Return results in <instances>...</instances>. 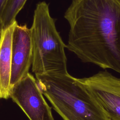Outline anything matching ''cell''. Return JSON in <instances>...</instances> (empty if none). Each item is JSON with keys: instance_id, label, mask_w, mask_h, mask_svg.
<instances>
[{"instance_id": "obj_1", "label": "cell", "mask_w": 120, "mask_h": 120, "mask_svg": "<svg viewBox=\"0 0 120 120\" xmlns=\"http://www.w3.org/2000/svg\"><path fill=\"white\" fill-rule=\"evenodd\" d=\"M66 48L82 62L120 74V0H73Z\"/></svg>"}, {"instance_id": "obj_2", "label": "cell", "mask_w": 120, "mask_h": 120, "mask_svg": "<svg viewBox=\"0 0 120 120\" xmlns=\"http://www.w3.org/2000/svg\"><path fill=\"white\" fill-rule=\"evenodd\" d=\"M36 77L43 94L63 120H109L91 92L68 72Z\"/></svg>"}, {"instance_id": "obj_3", "label": "cell", "mask_w": 120, "mask_h": 120, "mask_svg": "<svg viewBox=\"0 0 120 120\" xmlns=\"http://www.w3.org/2000/svg\"><path fill=\"white\" fill-rule=\"evenodd\" d=\"M33 53L32 72L37 75L66 73V45L57 31L48 4L38 3L30 28Z\"/></svg>"}, {"instance_id": "obj_4", "label": "cell", "mask_w": 120, "mask_h": 120, "mask_svg": "<svg viewBox=\"0 0 120 120\" xmlns=\"http://www.w3.org/2000/svg\"><path fill=\"white\" fill-rule=\"evenodd\" d=\"M77 79L93 95L109 120H120V78L100 71Z\"/></svg>"}, {"instance_id": "obj_5", "label": "cell", "mask_w": 120, "mask_h": 120, "mask_svg": "<svg viewBox=\"0 0 120 120\" xmlns=\"http://www.w3.org/2000/svg\"><path fill=\"white\" fill-rule=\"evenodd\" d=\"M10 98L30 120H54L51 108L36 79L30 73L12 88Z\"/></svg>"}, {"instance_id": "obj_6", "label": "cell", "mask_w": 120, "mask_h": 120, "mask_svg": "<svg viewBox=\"0 0 120 120\" xmlns=\"http://www.w3.org/2000/svg\"><path fill=\"white\" fill-rule=\"evenodd\" d=\"M33 53L30 28L26 24H15L11 45L10 87L12 88L29 73L32 66Z\"/></svg>"}, {"instance_id": "obj_7", "label": "cell", "mask_w": 120, "mask_h": 120, "mask_svg": "<svg viewBox=\"0 0 120 120\" xmlns=\"http://www.w3.org/2000/svg\"><path fill=\"white\" fill-rule=\"evenodd\" d=\"M17 21L1 30L0 38V98H10L11 88V45L14 29Z\"/></svg>"}, {"instance_id": "obj_8", "label": "cell", "mask_w": 120, "mask_h": 120, "mask_svg": "<svg viewBox=\"0 0 120 120\" xmlns=\"http://www.w3.org/2000/svg\"><path fill=\"white\" fill-rule=\"evenodd\" d=\"M27 0H8L0 19L1 30L16 22V17L24 6Z\"/></svg>"}, {"instance_id": "obj_9", "label": "cell", "mask_w": 120, "mask_h": 120, "mask_svg": "<svg viewBox=\"0 0 120 120\" xmlns=\"http://www.w3.org/2000/svg\"><path fill=\"white\" fill-rule=\"evenodd\" d=\"M8 0H0V19Z\"/></svg>"}, {"instance_id": "obj_10", "label": "cell", "mask_w": 120, "mask_h": 120, "mask_svg": "<svg viewBox=\"0 0 120 120\" xmlns=\"http://www.w3.org/2000/svg\"><path fill=\"white\" fill-rule=\"evenodd\" d=\"M1 26H0V35H1Z\"/></svg>"}]
</instances>
